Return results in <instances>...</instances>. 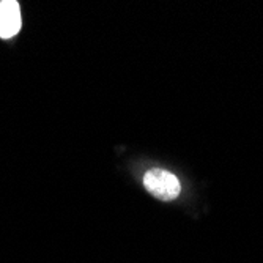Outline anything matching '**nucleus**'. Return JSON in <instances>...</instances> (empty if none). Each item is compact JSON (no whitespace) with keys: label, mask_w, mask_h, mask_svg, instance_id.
I'll list each match as a JSON object with an SVG mask.
<instances>
[{"label":"nucleus","mask_w":263,"mask_h":263,"mask_svg":"<svg viewBox=\"0 0 263 263\" xmlns=\"http://www.w3.org/2000/svg\"><path fill=\"white\" fill-rule=\"evenodd\" d=\"M143 186L148 193L164 202L174 200L180 196V181L178 178L164 169H152L145 175H143Z\"/></svg>","instance_id":"1"},{"label":"nucleus","mask_w":263,"mask_h":263,"mask_svg":"<svg viewBox=\"0 0 263 263\" xmlns=\"http://www.w3.org/2000/svg\"><path fill=\"white\" fill-rule=\"evenodd\" d=\"M21 10L14 0L0 2V38H11L21 30Z\"/></svg>","instance_id":"2"}]
</instances>
